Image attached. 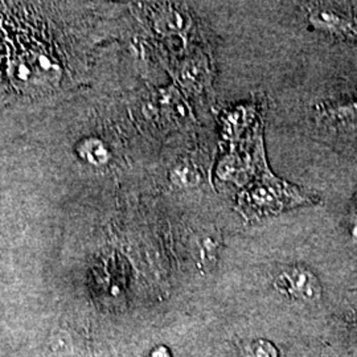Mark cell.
<instances>
[{
	"instance_id": "obj_2",
	"label": "cell",
	"mask_w": 357,
	"mask_h": 357,
	"mask_svg": "<svg viewBox=\"0 0 357 357\" xmlns=\"http://www.w3.org/2000/svg\"><path fill=\"white\" fill-rule=\"evenodd\" d=\"M308 23L317 29L340 38L357 41V24L354 19L328 8H312L308 13Z\"/></svg>"
},
{
	"instance_id": "obj_1",
	"label": "cell",
	"mask_w": 357,
	"mask_h": 357,
	"mask_svg": "<svg viewBox=\"0 0 357 357\" xmlns=\"http://www.w3.org/2000/svg\"><path fill=\"white\" fill-rule=\"evenodd\" d=\"M274 287L280 293L305 303H317L321 299V284L317 275L303 266H290L281 271Z\"/></svg>"
},
{
	"instance_id": "obj_7",
	"label": "cell",
	"mask_w": 357,
	"mask_h": 357,
	"mask_svg": "<svg viewBox=\"0 0 357 357\" xmlns=\"http://www.w3.org/2000/svg\"><path fill=\"white\" fill-rule=\"evenodd\" d=\"M249 357H278V352L271 343L266 340H258L250 345Z\"/></svg>"
},
{
	"instance_id": "obj_4",
	"label": "cell",
	"mask_w": 357,
	"mask_h": 357,
	"mask_svg": "<svg viewBox=\"0 0 357 357\" xmlns=\"http://www.w3.org/2000/svg\"><path fill=\"white\" fill-rule=\"evenodd\" d=\"M156 26L166 33H180L184 29V19L175 8H165L156 17Z\"/></svg>"
},
{
	"instance_id": "obj_3",
	"label": "cell",
	"mask_w": 357,
	"mask_h": 357,
	"mask_svg": "<svg viewBox=\"0 0 357 357\" xmlns=\"http://www.w3.org/2000/svg\"><path fill=\"white\" fill-rule=\"evenodd\" d=\"M222 246V237L218 231L204 233L196 243L197 266L202 271H209L215 268Z\"/></svg>"
},
{
	"instance_id": "obj_8",
	"label": "cell",
	"mask_w": 357,
	"mask_h": 357,
	"mask_svg": "<svg viewBox=\"0 0 357 357\" xmlns=\"http://www.w3.org/2000/svg\"><path fill=\"white\" fill-rule=\"evenodd\" d=\"M354 216H355V220H354V229H352V234H354V237H355V240H356L357 243V193L356 197H355V213H354Z\"/></svg>"
},
{
	"instance_id": "obj_6",
	"label": "cell",
	"mask_w": 357,
	"mask_h": 357,
	"mask_svg": "<svg viewBox=\"0 0 357 357\" xmlns=\"http://www.w3.org/2000/svg\"><path fill=\"white\" fill-rule=\"evenodd\" d=\"M320 115L330 121H347V119H356L357 118V100L351 102L337 103L331 105L321 109Z\"/></svg>"
},
{
	"instance_id": "obj_5",
	"label": "cell",
	"mask_w": 357,
	"mask_h": 357,
	"mask_svg": "<svg viewBox=\"0 0 357 357\" xmlns=\"http://www.w3.org/2000/svg\"><path fill=\"white\" fill-rule=\"evenodd\" d=\"M172 181L181 188H193L202 183L200 172L192 165H180L172 172Z\"/></svg>"
}]
</instances>
